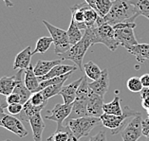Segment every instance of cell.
I'll use <instances>...</instances> for the list:
<instances>
[{"label":"cell","mask_w":149,"mask_h":141,"mask_svg":"<svg viewBox=\"0 0 149 141\" xmlns=\"http://www.w3.org/2000/svg\"><path fill=\"white\" fill-rule=\"evenodd\" d=\"M140 16L136 7L128 0H114L113 5L104 17H98L97 27L103 24H109L111 26L120 23H133Z\"/></svg>","instance_id":"1"},{"label":"cell","mask_w":149,"mask_h":141,"mask_svg":"<svg viewBox=\"0 0 149 141\" xmlns=\"http://www.w3.org/2000/svg\"><path fill=\"white\" fill-rule=\"evenodd\" d=\"M91 46H93L92 37H91V31L90 28H86L85 30V33L83 35V38L80 41L68 50L67 52L62 54L59 57L61 59L70 60L72 61L76 66L80 68V70H84V64H83V59L85 57V54L88 51V49Z\"/></svg>","instance_id":"2"},{"label":"cell","mask_w":149,"mask_h":141,"mask_svg":"<svg viewBox=\"0 0 149 141\" xmlns=\"http://www.w3.org/2000/svg\"><path fill=\"white\" fill-rule=\"evenodd\" d=\"M89 28L91 31L93 45L103 44L111 51H115L118 48L120 45L116 39L113 26L109 24H103L101 26H96Z\"/></svg>","instance_id":"3"},{"label":"cell","mask_w":149,"mask_h":141,"mask_svg":"<svg viewBox=\"0 0 149 141\" xmlns=\"http://www.w3.org/2000/svg\"><path fill=\"white\" fill-rule=\"evenodd\" d=\"M123 112L122 115H109L104 114L101 117L102 124H103L105 128H108L111 130L112 135H117V133H121V131L125 127L127 124V120L129 118H134L137 115L141 114V112H137L132 110L129 106L123 107Z\"/></svg>","instance_id":"4"},{"label":"cell","mask_w":149,"mask_h":141,"mask_svg":"<svg viewBox=\"0 0 149 141\" xmlns=\"http://www.w3.org/2000/svg\"><path fill=\"white\" fill-rule=\"evenodd\" d=\"M90 88L88 82V77L84 76L83 81L80 84L76 94V99L72 106V112L68 118H77L82 117H88V102L89 97ZM67 118V119H68Z\"/></svg>","instance_id":"5"},{"label":"cell","mask_w":149,"mask_h":141,"mask_svg":"<svg viewBox=\"0 0 149 141\" xmlns=\"http://www.w3.org/2000/svg\"><path fill=\"white\" fill-rule=\"evenodd\" d=\"M68 125L74 135L78 139L82 137H86L89 135L90 132L96 127L97 125L102 123L101 118L94 117H82L77 118L66 119L64 122Z\"/></svg>","instance_id":"6"},{"label":"cell","mask_w":149,"mask_h":141,"mask_svg":"<svg viewBox=\"0 0 149 141\" xmlns=\"http://www.w3.org/2000/svg\"><path fill=\"white\" fill-rule=\"evenodd\" d=\"M43 24L48 28V30L50 34V37L53 39L54 52H55V54H57L58 56H60L62 54H64L65 52H67L68 50L71 48L70 39H68V31L53 26V25L49 24L48 21H46V20L43 21Z\"/></svg>","instance_id":"7"},{"label":"cell","mask_w":149,"mask_h":141,"mask_svg":"<svg viewBox=\"0 0 149 141\" xmlns=\"http://www.w3.org/2000/svg\"><path fill=\"white\" fill-rule=\"evenodd\" d=\"M136 23H120L113 26L115 30V36L120 46H123L126 49L131 46L139 44L135 37L134 28H136Z\"/></svg>","instance_id":"8"},{"label":"cell","mask_w":149,"mask_h":141,"mask_svg":"<svg viewBox=\"0 0 149 141\" xmlns=\"http://www.w3.org/2000/svg\"><path fill=\"white\" fill-rule=\"evenodd\" d=\"M143 115L141 113L134 117L121 131L123 141H138L143 135Z\"/></svg>","instance_id":"9"},{"label":"cell","mask_w":149,"mask_h":141,"mask_svg":"<svg viewBox=\"0 0 149 141\" xmlns=\"http://www.w3.org/2000/svg\"><path fill=\"white\" fill-rule=\"evenodd\" d=\"M72 104H60L57 103L54 108L49 112V115H47L45 118L49 119V120L54 121L57 123V127H61L64 125V122L66 121V119L70 117L71 112H72Z\"/></svg>","instance_id":"10"},{"label":"cell","mask_w":149,"mask_h":141,"mask_svg":"<svg viewBox=\"0 0 149 141\" xmlns=\"http://www.w3.org/2000/svg\"><path fill=\"white\" fill-rule=\"evenodd\" d=\"M2 127L9 130L10 132L13 133L14 135L21 137V138L28 135V131L24 127L22 120L15 115H6L2 119Z\"/></svg>","instance_id":"11"},{"label":"cell","mask_w":149,"mask_h":141,"mask_svg":"<svg viewBox=\"0 0 149 141\" xmlns=\"http://www.w3.org/2000/svg\"><path fill=\"white\" fill-rule=\"evenodd\" d=\"M104 97L90 89L88 102V117L101 118L104 115Z\"/></svg>","instance_id":"12"},{"label":"cell","mask_w":149,"mask_h":141,"mask_svg":"<svg viewBox=\"0 0 149 141\" xmlns=\"http://www.w3.org/2000/svg\"><path fill=\"white\" fill-rule=\"evenodd\" d=\"M23 73L24 70H19L15 76H12V77L4 76L0 79V95L7 97L10 94H12L18 82L22 79Z\"/></svg>","instance_id":"13"},{"label":"cell","mask_w":149,"mask_h":141,"mask_svg":"<svg viewBox=\"0 0 149 141\" xmlns=\"http://www.w3.org/2000/svg\"><path fill=\"white\" fill-rule=\"evenodd\" d=\"M109 84H110V79H109V75H108L107 69L103 70L102 76L98 79L93 81L92 82H88L89 88L93 92H95L96 94L102 97H104V95L108 91Z\"/></svg>","instance_id":"14"},{"label":"cell","mask_w":149,"mask_h":141,"mask_svg":"<svg viewBox=\"0 0 149 141\" xmlns=\"http://www.w3.org/2000/svg\"><path fill=\"white\" fill-rule=\"evenodd\" d=\"M83 81V77L79 79L70 82L67 85H64L61 89L60 95L62 96L64 100V103L66 104H72L74 102L76 99V94H77V90L79 88L80 84Z\"/></svg>","instance_id":"15"},{"label":"cell","mask_w":149,"mask_h":141,"mask_svg":"<svg viewBox=\"0 0 149 141\" xmlns=\"http://www.w3.org/2000/svg\"><path fill=\"white\" fill-rule=\"evenodd\" d=\"M32 51L31 46L24 48L22 51L17 54L13 63V69L14 70H26L31 66Z\"/></svg>","instance_id":"16"},{"label":"cell","mask_w":149,"mask_h":141,"mask_svg":"<svg viewBox=\"0 0 149 141\" xmlns=\"http://www.w3.org/2000/svg\"><path fill=\"white\" fill-rule=\"evenodd\" d=\"M47 141H80L77 137L74 135L68 125L64 123L61 127H57L54 133L49 136Z\"/></svg>","instance_id":"17"},{"label":"cell","mask_w":149,"mask_h":141,"mask_svg":"<svg viewBox=\"0 0 149 141\" xmlns=\"http://www.w3.org/2000/svg\"><path fill=\"white\" fill-rule=\"evenodd\" d=\"M89 5L88 3H82L73 6L70 9L71 10V19L74 21L75 24L81 28V30H86V26L85 23V10Z\"/></svg>","instance_id":"18"},{"label":"cell","mask_w":149,"mask_h":141,"mask_svg":"<svg viewBox=\"0 0 149 141\" xmlns=\"http://www.w3.org/2000/svg\"><path fill=\"white\" fill-rule=\"evenodd\" d=\"M32 130V135H33L34 141H42V135L45 130V122L41 117V113L31 117L29 120Z\"/></svg>","instance_id":"19"},{"label":"cell","mask_w":149,"mask_h":141,"mask_svg":"<svg viewBox=\"0 0 149 141\" xmlns=\"http://www.w3.org/2000/svg\"><path fill=\"white\" fill-rule=\"evenodd\" d=\"M46 105H47V103L42 104V105H39V106H35L30 102V100H28V102L23 105L22 112H21L19 115H17V118L23 121L29 122V120H30V118L31 117L41 113V111L44 109V107Z\"/></svg>","instance_id":"20"},{"label":"cell","mask_w":149,"mask_h":141,"mask_svg":"<svg viewBox=\"0 0 149 141\" xmlns=\"http://www.w3.org/2000/svg\"><path fill=\"white\" fill-rule=\"evenodd\" d=\"M24 72H25L24 84H25V85H26V87L30 90L31 93L38 92L40 82L38 79V77L34 73L33 66L31 64L26 70H24Z\"/></svg>","instance_id":"21"},{"label":"cell","mask_w":149,"mask_h":141,"mask_svg":"<svg viewBox=\"0 0 149 141\" xmlns=\"http://www.w3.org/2000/svg\"><path fill=\"white\" fill-rule=\"evenodd\" d=\"M77 67L78 66H68V64H59L54 66L48 74H46L45 76H42V77H38V79H39V82H43V81H46V79H49L52 78L59 77V76L65 75L70 71H75L77 69Z\"/></svg>","instance_id":"22"},{"label":"cell","mask_w":149,"mask_h":141,"mask_svg":"<svg viewBox=\"0 0 149 141\" xmlns=\"http://www.w3.org/2000/svg\"><path fill=\"white\" fill-rule=\"evenodd\" d=\"M63 59H58V60H53V61H42L39 60L36 63L35 66H33L34 73L37 77H42L45 76L46 74H48L49 72L52 69V68L57 66V64H61V62H63Z\"/></svg>","instance_id":"23"},{"label":"cell","mask_w":149,"mask_h":141,"mask_svg":"<svg viewBox=\"0 0 149 141\" xmlns=\"http://www.w3.org/2000/svg\"><path fill=\"white\" fill-rule=\"evenodd\" d=\"M128 53L133 55L139 63H143L149 60V45L148 44H137L127 49Z\"/></svg>","instance_id":"24"},{"label":"cell","mask_w":149,"mask_h":141,"mask_svg":"<svg viewBox=\"0 0 149 141\" xmlns=\"http://www.w3.org/2000/svg\"><path fill=\"white\" fill-rule=\"evenodd\" d=\"M123 110L121 107V99L119 96H116L112 102L104 104V113L120 115L123 114Z\"/></svg>","instance_id":"25"},{"label":"cell","mask_w":149,"mask_h":141,"mask_svg":"<svg viewBox=\"0 0 149 141\" xmlns=\"http://www.w3.org/2000/svg\"><path fill=\"white\" fill-rule=\"evenodd\" d=\"M84 71H85L86 77L92 79V81L98 79L102 76V73H103V70H101L100 67L96 64L91 62V61L84 64Z\"/></svg>","instance_id":"26"},{"label":"cell","mask_w":149,"mask_h":141,"mask_svg":"<svg viewBox=\"0 0 149 141\" xmlns=\"http://www.w3.org/2000/svg\"><path fill=\"white\" fill-rule=\"evenodd\" d=\"M67 31H68V39H70V43L71 46L77 44L80 40L83 38L81 28L75 24V22L72 19H71L70 27H68V30Z\"/></svg>","instance_id":"27"},{"label":"cell","mask_w":149,"mask_h":141,"mask_svg":"<svg viewBox=\"0 0 149 141\" xmlns=\"http://www.w3.org/2000/svg\"><path fill=\"white\" fill-rule=\"evenodd\" d=\"M52 44H53V39L52 37H41L38 39L36 43V46L34 50L32 51V55L34 54H44L48 51V49L50 48Z\"/></svg>","instance_id":"28"},{"label":"cell","mask_w":149,"mask_h":141,"mask_svg":"<svg viewBox=\"0 0 149 141\" xmlns=\"http://www.w3.org/2000/svg\"><path fill=\"white\" fill-rule=\"evenodd\" d=\"M74 71H70L68 73L59 76V77H55V78H52L49 79H46V81L40 82V85H39V91H41L42 89L46 88L47 86L49 85H53V84H65V82L70 77V75L73 73Z\"/></svg>","instance_id":"29"},{"label":"cell","mask_w":149,"mask_h":141,"mask_svg":"<svg viewBox=\"0 0 149 141\" xmlns=\"http://www.w3.org/2000/svg\"><path fill=\"white\" fill-rule=\"evenodd\" d=\"M114 0H96L95 3V10L99 16L104 17L109 12Z\"/></svg>","instance_id":"30"},{"label":"cell","mask_w":149,"mask_h":141,"mask_svg":"<svg viewBox=\"0 0 149 141\" xmlns=\"http://www.w3.org/2000/svg\"><path fill=\"white\" fill-rule=\"evenodd\" d=\"M98 17H99V14L97 13L96 10L90 6H88L85 10V23L86 28L96 27Z\"/></svg>","instance_id":"31"},{"label":"cell","mask_w":149,"mask_h":141,"mask_svg":"<svg viewBox=\"0 0 149 141\" xmlns=\"http://www.w3.org/2000/svg\"><path fill=\"white\" fill-rule=\"evenodd\" d=\"M13 92L14 93H17L18 95L20 96L21 97V104H24L26 103L29 100H30V97L31 96V92L29 90L27 87H26V85H25L24 84V82L21 79V81L18 82V84L16 85V87L14 88L13 90Z\"/></svg>","instance_id":"32"},{"label":"cell","mask_w":149,"mask_h":141,"mask_svg":"<svg viewBox=\"0 0 149 141\" xmlns=\"http://www.w3.org/2000/svg\"><path fill=\"white\" fill-rule=\"evenodd\" d=\"M136 7L139 15H143L149 20V0H128Z\"/></svg>","instance_id":"33"},{"label":"cell","mask_w":149,"mask_h":141,"mask_svg":"<svg viewBox=\"0 0 149 141\" xmlns=\"http://www.w3.org/2000/svg\"><path fill=\"white\" fill-rule=\"evenodd\" d=\"M64 86V84H53V85H49L47 86L46 88L42 89L41 92L43 94V97H44L45 100H48L50 97H52L54 96L58 95L61 92L62 87Z\"/></svg>","instance_id":"34"},{"label":"cell","mask_w":149,"mask_h":141,"mask_svg":"<svg viewBox=\"0 0 149 141\" xmlns=\"http://www.w3.org/2000/svg\"><path fill=\"white\" fill-rule=\"evenodd\" d=\"M126 87L129 91L137 93L141 92L143 88V85L141 84V78L139 77H131L130 79H127L126 82Z\"/></svg>","instance_id":"35"},{"label":"cell","mask_w":149,"mask_h":141,"mask_svg":"<svg viewBox=\"0 0 149 141\" xmlns=\"http://www.w3.org/2000/svg\"><path fill=\"white\" fill-rule=\"evenodd\" d=\"M29 100H30V102L32 104H33V105H35V106L42 105V104H45V103H47V102H48V100H45V99H44V97H43V94H42L41 91L32 93Z\"/></svg>","instance_id":"36"},{"label":"cell","mask_w":149,"mask_h":141,"mask_svg":"<svg viewBox=\"0 0 149 141\" xmlns=\"http://www.w3.org/2000/svg\"><path fill=\"white\" fill-rule=\"evenodd\" d=\"M9 114L12 115H19L23 110V104L21 103H13V104H9L7 107Z\"/></svg>","instance_id":"37"},{"label":"cell","mask_w":149,"mask_h":141,"mask_svg":"<svg viewBox=\"0 0 149 141\" xmlns=\"http://www.w3.org/2000/svg\"><path fill=\"white\" fill-rule=\"evenodd\" d=\"M6 102L8 104H13V103H21V97L17 93L13 92L9 96L6 97Z\"/></svg>","instance_id":"38"},{"label":"cell","mask_w":149,"mask_h":141,"mask_svg":"<svg viewBox=\"0 0 149 141\" xmlns=\"http://www.w3.org/2000/svg\"><path fill=\"white\" fill-rule=\"evenodd\" d=\"M89 141H107V135L104 131H101L96 135L90 137Z\"/></svg>","instance_id":"39"},{"label":"cell","mask_w":149,"mask_h":141,"mask_svg":"<svg viewBox=\"0 0 149 141\" xmlns=\"http://www.w3.org/2000/svg\"><path fill=\"white\" fill-rule=\"evenodd\" d=\"M143 135L146 137V141H149V123L143 120Z\"/></svg>","instance_id":"40"},{"label":"cell","mask_w":149,"mask_h":141,"mask_svg":"<svg viewBox=\"0 0 149 141\" xmlns=\"http://www.w3.org/2000/svg\"><path fill=\"white\" fill-rule=\"evenodd\" d=\"M141 84H143V87H149V74H143V76L141 77Z\"/></svg>","instance_id":"41"},{"label":"cell","mask_w":149,"mask_h":141,"mask_svg":"<svg viewBox=\"0 0 149 141\" xmlns=\"http://www.w3.org/2000/svg\"><path fill=\"white\" fill-rule=\"evenodd\" d=\"M141 106H143V108H144L145 110L149 109V97L141 99Z\"/></svg>","instance_id":"42"},{"label":"cell","mask_w":149,"mask_h":141,"mask_svg":"<svg viewBox=\"0 0 149 141\" xmlns=\"http://www.w3.org/2000/svg\"><path fill=\"white\" fill-rule=\"evenodd\" d=\"M4 107L0 105V127H2V119L6 115V114L4 113Z\"/></svg>","instance_id":"43"},{"label":"cell","mask_w":149,"mask_h":141,"mask_svg":"<svg viewBox=\"0 0 149 141\" xmlns=\"http://www.w3.org/2000/svg\"><path fill=\"white\" fill-rule=\"evenodd\" d=\"M86 3H88V4L95 10V3H96V0H85Z\"/></svg>","instance_id":"44"},{"label":"cell","mask_w":149,"mask_h":141,"mask_svg":"<svg viewBox=\"0 0 149 141\" xmlns=\"http://www.w3.org/2000/svg\"><path fill=\"white\" fill-rule=\"evenodd\" d=\"M2 1L5 3V5L7 7H13V3L10 1V0H2Z\"/></svg>","instance_id":"45"},{"label":"cell","mask_w":149,"mask_h":141,"mask_svg":"<svg viewBox=\"0 0 149 141\" xmlns=\"http://www.w3.org/2000/svg\"><path fill=\"white\" fill-rule=\"evenodd\" d=\"M4 141H12V140H9V139H7V140H4Z\"/></svg>","instance_id":"46"},{"label":"cell","mask_w":149,"mask_h":141,"mask_svg":"<svg viewBox=\"0 0 149 141\" xmlns=\"http://www.w3.org/2000/svg\"><path fill=\"white\" fill-rule=\"evenodd\" d=\"M148 88H149V87H148Z\"/></svg>","instance_id":"47"}]
</instances>
